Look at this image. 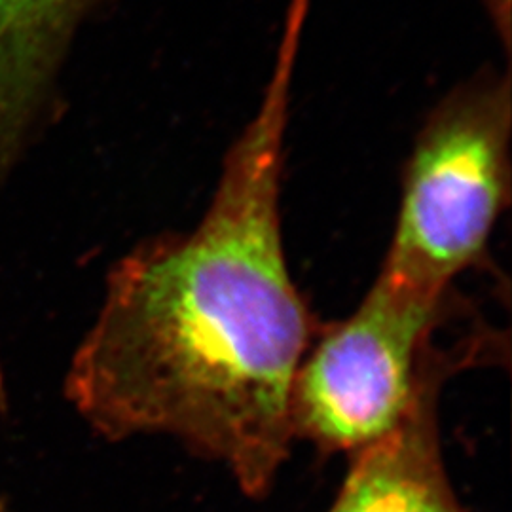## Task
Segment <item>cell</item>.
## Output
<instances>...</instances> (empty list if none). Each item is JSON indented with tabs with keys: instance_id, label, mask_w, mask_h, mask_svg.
Segmentation results:
<instances>
[{
	"instance_id": "cell-1",
	"label": "cell",
	"mask_w": 512,
	"mask_h": 512,
	"mask_svg": "<svg viewBox=\"0 0 512 512\" xmlns=\"http://www.w3.org/2000/svg\"><path fill=\"white\" fill-rule=\"evenodd\" d=\"M293 59L287 40L200 222L145 239L112 268L67 376L103 437L181 440L253 497L289 458L294 380L315 336L281 230Z\"/></svg>"
},
{
	"instance_id": "cell-2",
	"label": "cell",
	"mask_w": 512,
	"mask_h": 512,
	"mask_svg": "<svg viewBox=\"0 0 512 512\" xmlns=\"http://www.w3.org/2000/svg\"><path fill=\"white\" fill-rule=\"evenodd\" d=\"M512 84L484 67L423 120L404 169L393 238L376 281L444 310L452 283L478 264L511 194Z\"/></svg>"
},
{
	"instance_id": "cell-3",
	"label": "cell",
	"mask_w": 512,
	"mask_h": 512,
	"mask_svg": "<svg viewBox=\"0 0 512 512\" xmlns=\"http://www.w3.org/2000/svg\"><path fill=\"white\" fill-rule=\"evenodd\" d=\"M440 315L374 281L357 310L325 330L298 368L291 397L294 440L355 456L384 439L412 403Z\"/></svg>"
},
{
	"instance_id": "cell-4",
	"label": "cell",
	"mask_w": 512,
	"mask_h": 512,
	"mask_svg": "<svg viewBox=\"0 0 512 512\" xmlns=\"http://www.w3.org/2000/svg\"><path fill=\"white\" fill-rule=\"evenodd\" d=\"M435 336L423 351L403 420L384 439L351 456L348 476L329 512H465L442 459L440 393L478 351L471 348L473 340L440 348Z\"/></svg>"
},
{
	"instance_id": "cell-5",
	"label": "cell",
	"mask_w": 512,
	"mask_h": 512,
	"mask_svg": "<svg viewBox=\"0 0 512 512\" xmlns=\"http://www.w3.org/2000/svg\"><path fill=\"white\" fill-rule=\"evenodd\" d=\"M118 0H0V97L59 84L80 29Z\"/></svg>"
}]
</instances>
